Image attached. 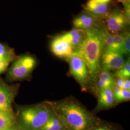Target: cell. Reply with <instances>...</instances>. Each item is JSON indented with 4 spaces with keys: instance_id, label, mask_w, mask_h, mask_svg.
Segmentation results:
<instances>
[{
    "instance_id": "6da1fadb",
    "label": "cell",
    "mask_w": 130,
    "mask_h": 130,
    "mask_svg": "<svg viewBox=\"0 0 130 130\" xmlns=\"http://www.w3.org/2000/svg\"><path fill=\"white\" fill-rule=\"evenodd\" d=\"M66 129L69 130H93L102 122L93 113L71 98L47 102Z\"/></svg>"
},
{
    "instance_id": "7a4b0ae2",
    "label": "cell",
    "mask_w": 130,
    "mask_h": 130,
    "mask_svg": "<svg viewBox=\"0 0 130 130\" xmlns=\"http://www.w3.org/2000/svg\"><path fill=\"white\" fill-rule=\"evenodd\" d=\"M106 27L85 30L83 42L74 50L73 55L82 58L88 69L90 78L97 79L101 69L100 59L104 49V38Z\"/></svg>"
},
{
    "instance_id": "3957f363",
    "label": "cell",
    "mask_w": 130,
    "mask_h": 130,
    "mask_svg": "<svg viewBox=\"0 0 130 130\" xmlns=\"http://www.w3.org/2000/svg\"><path fill=\"white\" fill-rule=\"evenodd\" d=\"M53 113L48 103L24 108L19 113V127L22 130H42Z\"/></svg>"
},
{
    "instance_id": "277c9868",
    "label": "cell",
    "mask_w": 130,
    "mask_h": 130,
    "mask_svg": "<svg viewBox=\"0 0 130 130\" xmlns=\"http://www.w3.org/2000/svg\"><path fill=\"white\" fill-rule=\"evenodd\" d=\"M37 64L36 58L29 55L21 56L14 62L9 71V76L12 79L27 78Z\"/></svg>"
},
{
    "instance_id": "5b68a950",
    "label": "cell",
    "mask_w": 130,
    "mask_h": 130,
    "mask_svg": "<svg viewBox=\"0 0 130 130\" xmlns=\"http://www.w3.org/2000/svg\"><path fill=\"white\" fill-rule=\"evenodd\" d=\"M67 59L69 64L70 74L82 88H85L90 77L86 63L82 58L76 55H72Z\"/></svg>"
},
{
    "instance_id": "8992f818",
    "label": "cell",
    "mask_w": 130,
    "mask_h": 130,
    "mask_svg": "<svg viewBox=\"0 0 130 130\" xmlns=\"http://www.w3.org/2000/svg\"><path fill=\"white\" fill-rule=\"evenodd\" d=\"M105 26L112 33L124 32L128 30L130 22L127 20L120 10H111L104 19Z\"/></svg>"
},
{
    "instance_id": "52a82bcc",
    "label": "cell",
    "mask_w": 130,
    "mask_h": 130,
    "mask_svg": "<svg viewBox=\"0 0 130 130\" xmlns=\"http://www.w3.org/2000/svg\"><path fill=\"white\" fill-rule=\"evenodd\" d=\"M74 28L87 30L101 28L104 26L103 20L98 19L87 12L84 11L73 19Z\"/></svg>"
},
{
    "instance_id": "ba28073f",
    "label": "cell",
    "mask_w": 130,
    "mask_h": 130,
    "mask_svg": "<svg viewBox=\"0 0 130 130\" xmlns=\"http://www.w3.org/2000/svg\"><path fill=\"white\" fill-rule=\"evenodd\" d=\"M126 60L123 55L116 52L103 51L100 59V67L108 71L117 70L124 64Z\"/></svg>"
},
{
    "instance_id": "9c48e42d",
    "label": "cell",
    "mask_w": 130,
    "mask_h": 130,
    "mask_svg": "<svg viewBox=\"0 0 130 130\" xmlns=\"http://www.w3.org/2000/svg\"><path fill=\"white\" fill-rule=\"evenodd\" d=\"M52 53L55 56L66 59L72 56L74 49L70 43L59 36L54 38L50 43Z\"/></svg>"
},
{
    "instance_id": "30bf717a",
    "label": "cell",
    "mask_w": 130,
    "mask_h": 130,
    "mask_svg": "<svg viewBox=\"0 0 130 130\" xmlns=\"http://www.w3.org/2000/svg\"><path fill=\"white\" fill-rule=\"evenodd\" d=\"M84 11L102 20L106 18L111 10L109 4L98 3L93 0H89L84 5Z\"/></svg>"
},
{
    "instance_id": "8fae6325",
    "label": "cell",
    "mask_w": 130,
    "mask_h": 130,
    "mask_svg": "<svg viewBox=\"0 0 130 130\" xmlns=\"http://www.w3.org/2000/svg\"><path fill=\"white\" fill-rule=\"evenodd\" d=\"M115 104L112 89H104L99 90L98 104L95 107L96 111L109 108Z\"/></svg>"
},
{
    "instance_id": "7c38bea8",
    "label": "cell",
    "mask_w": 130,
    "mask_h": 130,
    "mask_svg": "<svg viewBox=\"0 0 130 130\" xmlns=\"http://www.w3.org/2000/svg\"><path fill=\"white\" fill-rule=\"evenodd\" d=\"M14 93L12 89L0 84V110L12 111Z\"/></svg>"
},
{
    "instance_id": "4fadbf2b",
    "label": "cell",
    "mask_w": 130,
    "mask_h": 130,
    "mask_svg": "<svg viewBox=\"0 0 130 130\" xmlns=\"http://www.w3.org/2000/svg\"><path fill=\"white\" fill-rule=\"evenodd\" d=\"M59 36L68 42L75 50L83 42L85 37V30L74 28L70 31Z\"/></svg>"
},
{
    "instance_id": "5bb4252c",
    "label": "cell",
    "mask_w": 130,
    "mask_h": 130,
    "mask_svg": "<svg viewBox=\"0 0 130 130\" xmlns=\"http://www.w3.org/2000/svg\"><path fill=\"white\" fill-rule=\"evenodd\" d=\"M98 91L104 89H113L115 86V79L108 70L101 69L97 76Z\"/></svg>"
},
{
    "instance_id": "9a60e30c",
    "label": "cell",
    "mask_w": 130,
    "mask_h": 130,
    "mask_svg": "<svg viewBox=\"0 0 130 130\" xmlns=\"http://www.w3.org/2000/svg\"><path fill=\"white\" fill-rule=\"evenodd\" d=\"M14 118L12 111L0 110V130L14 127Z\"/></svg>"
},
{
    "instance_id": "2e32d148",
    "label": "cell",
    "mask_w": 130,
    "mask_h": 130,
    "mask_svg": "<svg viewBox=\"0 0 130 130\" xmlns=\"http://www.w3.org/2000/svg\"><path fill=\"white\" fill-rule=\"evenodd\" d=\"M65 129L62 121L53 112L42 130H64Z\"/></svg>"
},
{
    "instance_id": "e0dca14e",
    "label": "cell",
    "mask_w": 130,
    "mask_h": 130,
    "mask_svg": "<svg viewBox=\"0 0 130 130\" xmlns=\"http://www.w3.org/2000/svg\"><path fill=\"white\" fill-rule=\"evenodd\" d=\"M112 90L115 104L130 100V91L119 88L116 87H114Z\"/></svg>"
},
{
    "instance_id": "ac0fdd59",
    "label": "cell",
    "mask_w": 130,
    "mask_h": 130,
    "mask_svg": "<svg viewBox=\"0 0 130 130\" xmlns=\"http://www.w3.org/2000/svg\"><path fill=\"white\" fill-rule=\"evenodd\" d=\"M113 50L123 55V38L122 33H112Z\"/></svg>"
},
{
    "instance_id": "d6986e66",
    "label": "cell",
    "mask_w": 130,
    "mask_h": 130,
    "mask_svg": "<svg viewBox=\"0 0 130 130\" xmlns=\"http://www.w3.org/2000/svg\"><path fill=\"white\" fill-rule=\"evenodd\" d=\"M14 51L12 49L0 42V60L11 62L14 59Z\"/></svg>"
},
{
    "instance_id": "ffe728a7",
    "label": "cell",
    "mask_w": 130,
    "mask_h": 130,
    "mask_svg": "<svg viewBox=\"0 0 130 130\" xmlns=\"http://www.w3.org/2000/svg\"><path fill=\"white\" fill-rule=\"evenodd\" d=\"M117 78L122 79H130V61L129 57L123 66L117 70L114 75Z\"/></svg>"
},
{
    "instance_id": "44dd1931",
    "label": "cell",
    "mask_w": 130,
    "mask_h": 130,
    "mask_svg": "<svg viewBox=\"0 0 130 130\" xmlns=\"http://www.w3.org/2000/svg\"><path fill=\"white\" fill-rule=\"evenodd\" d=\"M123 38V55H129L130 52V33L127 30L122 33Z\"/></svg>"
},
{
    "instance_id": "7402d4cb",
    "label": "cell",
    "mask_w": 130,
    "mask_h": 130,
    "mask_svg": "<svg viewBox=\"0 0 130 130\" xmlns=\"http://www.w3.org/2000/svg\"><path fill=\"white\" fill-rule=\"evenodd\" d=\"M93 130H117V129L110 124L103 123L101 122L93 128Z\"/></svg>"
},
{
    "instance_id": "603a6c76",
    "label": "cell",
    "mask_w": 130,
    "mask_h": 130,
    "mask_svg": "<svg viewBox=\"0 0 130 130\" xmlns=\"http://www.w3.org/2000/svg\"><path fill=\"white\" fill-rule=\"evenodd\" d=\"M124 9L122 11V14L129 22H130V3L123 4Z\"/></svg>"
},
{
    "instance_id": "cb8c5ba5",
    "label": "cell",
    "mask_w": 130,
    "mask_h": 130,
    "mask_svg": "<svg viewBox=\"0 0 130 130\" xmlns=\"http://www.w3.org/2000/svg\"><path fill=\"white\" fill-rule=\"evenodd\" d=\"M10 62L9 61L0 60V74L5 71Z\"/></svg>"
},
{
    "instance_id": "d4e9b609",
    "label": "cell",
    "mask_w": 130,
    "mask_h": 130,
    "mask_svg": "<svg viewBox=\"0 0 130 130\" xmlns=\"http://www.w3.org/2000/svg\"><path fill=\"white\" fill-rule=\"evenodd\" d=\"M124 79H122V78H117L116 80L115 79V87L122 89Z\"/></svg>"
},
{
    "instance_id": "484cf974",
    "label": "cell",
    "mask_w": 130,
    "mask_h": 130,
    "mask_svg": "<svg viewBox=\"0 0 130 130\" xmlns=\"http://www.w3.org/2000/svg\"><path fill=\"white\" fill-rule=\"evenodd\" d=\"M122 89L130 91V79H124Z\"/></svg>"
},
{
    "instance_id": "4316f807",
    "label": "cell",
    "mask_w": 130,
    "mask_h": 130,
    "mask_svg": "<svg viewBox=\"0 0 130 130\" xmlns=\"http://www.w3.org/2000/svg\"><path fill=\"white\" fill-rule=\"evenodd\" d=\"M93 1H94V2H95L96 3H98L109 4L113 0H93Z\"/></svg>"
},
{
    "instance_id": "83f0119b",
    "label": "cell",
    "mask_w": 130,
    "mask_h": 130,
    "mask_svg": "<svg viewBox=\"0 0 130 130\" xmlns=\"http://www.w3.org/2000/svg\"><path fill=\"white\" fill-rule=\"evenodd\" d=\"M130 3V0H123V5L125 3Z\"/></svg>"
},
{
    "instance_id": "f1b7e54d",
    "label": "cell",
    "mask_w": 130,
    "mask_h": 130,
    "mask_svg": "<svg viewBox=\"0 0 130 130\" xmlns=\"http://www.w3.org/2000/svg\"><path fill=\"white\" fill-rule=\"evenodd\" d=\"M17 130L14 127L10 128V129H5V130Z\"/></svg>"
},
{
    "instance_id": "f546056e",
    "label": "cell",
    "mask_w": 130,
    "mask_h": 130,
    "mask_svg": "<svg viewBox=\"0 0 130 130\" xmlns=\"http://www.w3.org/2000/svg\"><path fill=\"white\" fill-rule=\"evenodd\" d=\"M117 1L119 3H121L122 4L123 3V0H117Z\"/></svg>"
},
{
    "instance_id": "4dcf8cb0",
    "label": "cell",
    "mask_w": 130,
    "mask_h": 130,
    "mask_svg": "<svg viewBox=\"0 0 130 130\" xmlns=\"http://www.w3.org/2000/svg\"><path fill=\"white\" fill-rule=\"evenodd\" d=\"M64 130H68V129H64Z\"/></svg>"
}]
</instances>
